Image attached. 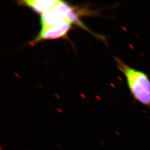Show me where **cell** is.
Listing matches in <instances>:
<instances>
[{
	"instance_id": "6da1fadb",
	"label": "cell",
	"mask_w": 150,
	"mask_h": 150,
	"mask_svg": "<svg viewBox=\"0 0 150 150\" xmlns=\"http://www.w3.org/2000/svg\"><path fill=\"white\" fill-rule=\"evenodd\" d=\"M117 67L125 76L132 97L150 109V79L146 72L131 67L120 58L114 57Z\"/></svg>"
},
{
	"instance_id": "7a4b0ae2",
	"label": "cell",
	"mask_w": 150,
	"mask_h": 150,
	"mask_svg": "<svg viewBox=\"0 0 150 150\" xmlns=\"http://www.w3.org/2000/svg\"><path fill=\"white\" fill-rule=\"evenodd\" d=\"M73 23L64 21L48 27L41 28L40 32L31 41V44H35L45 40H55L62 38L67 35Z\"/></svg>"
},
{
	"instance_id": "3957f363",
	"label": "cell",
	"mask_w": 150,
	"mask_h": 150,
	"mask_svg": "<svg viewBox=\"0 0 150 150\" xmlns=\"http://www.w3.org/2000/svg\"><path fill=\"white\" fill-rule=\"evenodd\" d=\"M60 1L59 0H27L19 1V4L41 15L52 9Z\"/></svg>"
},
{
	"instance_id": "277c9868",
	"label": "cell",
	"mask_w": 150,
	"mask_h": 150,
	"mask_svg": "<svg viewBox=\"0 0 150 150\" xmlns=\"http://www.w3.org/2000/svg\"><path fill=\"white\" fill-rule=\"evenodd\" d=\"M57 147L58 148H59V149H61V147H60V146L59 145L57 144Z\"/></svg>"
},
{
	"instance_id": "5b68a950",
	"label": "cell",
	"mask_w": 150,
	"mask_h": 150,
	"mask_svg": "<svg viewBox=\"0 0 150 150\" xmlns=\"http://www.w3.org/2000/svg\"><path fill=\"white\" fill-rule=\"evenodd\" d=\"M0 150H3V149H2V147H1V146H0Z\"/></svg>"
},
{
	"instance_id": "8992f818",
	"label": "cell",
	"mask_w": 150,
	"mask_h": 150,
	"mask_svg": "<svg viewBox=\"0 0 150 150\" xmlns=\"http://www.w3.org/2000/svg\"><path fill=\"white\" fill-rule=\"evenodd\" d=\"M3 120H4V122H6V120H5L4 119H3Z\"/></svg>"
}]
</instances>
